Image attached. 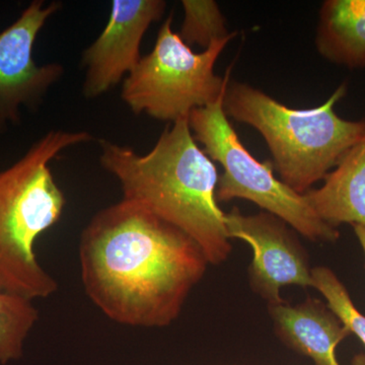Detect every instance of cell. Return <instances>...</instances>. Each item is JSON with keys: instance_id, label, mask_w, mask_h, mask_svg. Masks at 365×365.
Returning a JSON list of instances; mask_svg holds the SVG:
<instances>
[{"instance_id": "7", "label": "cell", "mask_w": 365, "mask_h": 365, "mask_svg": "<svg viewBox=\"0 0 365 365\" xmlns=\"http://www.w3.org/2000/svg\"><path fill=\"white\" fill-rule=\"evenodd\" d=\"M34 0L13 25L0 33V131L20 120L21 107L36 110L64 74L59 63L38 66L34 45L43 26L61 9Z\"/></svg>"}, {"instance_id": "4", "label": "cell", "mask_w": 365, "mask_h": 365, "mask_svg": "<svg viewBox=\"0 0 365 365\" xmlns=\"http://www.w3.org/2000/svg\"><path fill=\"white\" fill-rule=\"evenodd\" d=\"M346 93L347 86L342 83L319 107L294 109L253 86L230 81L223 110L227 118L261 134L281 182L304 195L365 133V119H344L335 111Z\"/></svg>"}, {"instance_id": "5", "label": "cell", "mask_w": 365, "mask_h": 365, "mask_svg": "<svg viewBox=\"0 0 365 365\" xmlns=\"http://www.w3.org/2000/svg\"><path fill=\"white\" fill-rule=\"evenodd\" d=\"M223 98L225 95L212 104L193 110L189 116L194 138L223 169L216 188L217 202L251 201L311 241H337L339 230L323 222L304 195L274 176L272 162H259L245 148L225 115Z\"/></svg>"}, {"instance_id": "9", "label": "cell", "mask_w": 365, "mask_h": 365, "mask_svg": "<svg viewBox=\"0 0 365 365\" xmlns=\"http://www.w3.org/2000/svg\"><path fill=\"white\" fill-rule=\"evenodd\" d=\"M167 9L163 0H115L109 21L81 57L83 93L96 98L116 86L140 61V45L151 24Z\"/></svg>"}, {"instance_id": "14", "label": "cell", "mask_w": 365, "mask_h": 365, "mask_svg": "<svg viewBox=\"0 0 365 365\" xmlns=\"http://www.w3.org/2000/svg\"><path fill=\"white\" fill-rule=\"evenodd\" d=\"M184 21L179 35L187 45L208 49L216 41L237 37L228 32L227 20L217 2L213 0H182Z\"/></svg>"}, {"instance_id": "2", "label": "cell", "mask_w": 365, "mask_h": 365, "mask_svg": "<svg viewBox=\"0 0 365 365\" xmlns=\"http://www.w3.org/2000/svg\"><path fill=\"white\" fill-rule=\"evenodd\" d=\"M100 146L101 165L120 182L122 199L179 228L198 244L208 263L227 260L232 245L216 200L220 175L194 138L189 118L167 127L145 155L105 139Z\"/></svg>"}, {"instance_id": "13", "label": "cell", "mask_w": 365, "mask_h": 365, "mask_svg": "<svg viewBox=\"0 0 365 365\" xmlns=\"http://www.w3.org/2000/svg\"><path fill=\"white\" fill-rule=\"evenodd\" d=\"M39 319L32 300L0 292V364L21 359L26 340Z\"/></svg>"}, {"instance_id": "8", "label": "cell", "mask_w": 365, "mask_h": 365, "mask_svg": "<svg viewBox=\"0 0 365 365\" xmlns=\"http://www.w3.org/2000/svg\"><path fill=\"white\" fill-rule=\"evenodd\" d=\"M230 239L248 242L253 250L252 287L270 304H281V287H313L306 252L287 223L268 212L244 215L237 207L225 213Z\"/></svg>"}, {"instance_id": "6", "label": "cell", "mask_w": 365, "mask_h": 365, "mask_svg": "<svg viewBox=\"0 0 365 365\" xmlns=\"http://www.w3.org/2000/svg\"><path fill=\"white\" fill-rule=\"evenodd\" d=\"M235 38L216 41L200 53L192 51L173 31L170 14L158 31L153 51L141 57L124 79L122 100L135 115L173 123L189 118L193 110L212 104L225 95L230 68L220 76L215 66Z\"/></svg>"}, {"instance_id": "15", "label": "cell", "mask_w": 365, "mask_h": 365, "mask_svg": "<svg viewBox=\"0 0 365 365\" xmlns=\"http://www.w3.org/2000/svg\"><path fill=\"white\" fill-rule=\"evenodd\" d=\"M313 287L327 300V306L333 312L343 325L354 334L365 346V316L353 304L351 297L339 278L331 269L316 267L312 269Z\"/></svg>"}, {"instance_id": "3", "label": "cell", "mask_w": 365, "mask_h": 365, "mask_svg": "<svg viewBox=\"0 0 365 365\" xmlns=\"http://www.w3.org/2000/svg\"><path fill=\"white\" fill-rule=\"evenodd\" d=\"M91 140L86 131H49L0 172V292L33 302L58 290L35 253L36 242L59 222L66 205L50 163L67 148Z\"/></svg>"}, {"instance_id": "17", "label": "cell", "mask_w": 365, "mask_h": 365, "mask_svg": "<svg viewBox=\"0 0 365 365\" xmlns=\"http://www.w3.org/2000/svg\"><path fill=\"white\" fill-rule=\"evenodd\" d=\"M352 365H365V353L355 355L352 359Z\"/></svg>"}, {"instance_id": "1", "label": "cell", "mask_w": 365, "mask_h": 365, "mask_svg": "<svg viewBox=\"0 0 365 365\" xmlns=\"http://www.w3.org/2000/svg\"><path fill=\"white\" fill-rule=\"evenodd\" d=\"M78 258L91 302L115 323L139 328L170 325L209 264L182 230L124 199L93 216Z\"/></svg>"}, {"instance_id": "10", "label": "cell", "mask_w": 365, "mask_h": 365, "mask_svg": "<svg viewBox=\"0 0 365 365\" xmlns=\"http://www.w3.org/2000/svg\"><path fill=\"white\" fill-rule=\"evenodd\" d=\"M278 336L314 365H341L336 348L350 335L340 319L321 300L307 299L297 306L270 304Z\"/></svg>"}, {"instance_id": "12", "label": "cell", "mask_w": 365, "mask_h": 365, "mask_svg": "<svg viewBox=\"0 0 365 365\" xmlns=\"http://www.w3.org/2000/svg\"><path fill=\"white\" fill-rule=\"evenodd\" d=\"M316 48L336 66L365 69V0H326L319 9Z\"/></svg>"}, {"instance_id": "11", "label": "cell", "mask_w": 365, "mask_h": 365, "mask_svg": "<svg viewBox=\"0 0 365 365\" xmlns=\"http://www.w3.org/2000/svg\"><path fill=\"white\" fill-rule=\"evenodd\" d=\"M307 202L331 227H365V133L324 180L323 186L304 194Z\"/></svg>"}, {"instance_id": "16", "label": "cell", "mask_w": 365, "mask_h": 365, "mask_svg": "<svg viewBox=\"0 0 365 365\" xmlns=\"http://www.w3.org/2000/svg\"><path fill=\"white\" fill-rule=\"evenodd\" d=\"M352 227L357 239H359L360 246H361L362 250H364L365 256V227L359 225H352Z\"/></svg>"}]
</instances>
